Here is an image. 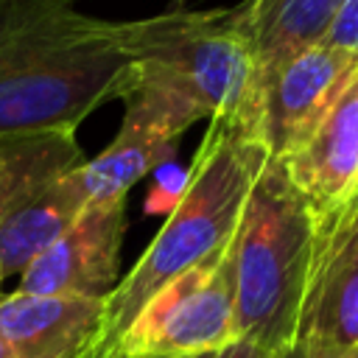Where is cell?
Masks as SVG:
<instances>
[{"label":"cell","instance_id":"1","mask_svg":"<svg viewBox=\"0 0 358 358\" xmlns=\"http://www.w3.org/2000/svg\"><path fill=\"white\" fill-rule=\"evenodd\" d=\"M123 22L73 0H0V137L78 123L120 98L129 78Z\"/></svg>","mask_w":358,"mask_h":358},{"label":"cell","instance_id":"2","mask_svg":"<svg viewBox=\"0 0 358 358\" xmlns=\"http://www.w3.org/2000/svg\"><path fill=\"white\" fill-rule=\"evenodd\" d=\"M266 159V145L238 123L210 120L162 229L106 296L98 350H109L162 285L227 252Z\"/></svg>","mask_w":358,"mask_h":358},{"label":"cell","instance_id":"3","mask_svg":"<svg viewBox=\"0 0 358 358\" xmlns=\"http://www.w3.org/2000/svg\"><path fill=\"white\" fill-rule=\"evenodd\" d=\"M126 84L159 90L199 117L232 120L257 137L263 87L249 36L246 0L232 8H185L123 22Z\"/></svg>","mask_w":358,"mask_h":358},{"label":"cell","instance_id":"4","mask_svg":"<svg viewBox=\"0 0 358 358\" xmlns=\"http://www.w3.org/2000/svg\"><path fill=\"white\" fill-rule=\"evenodd\" d=\"M319 238V218L268 157L246 196L229 241L235 330L266 352L294 341Z\"/></svg>","mask_w":358,"mask_h":358},{"label":"cell","instance_id":"5","mask_svg":"<svg viewBox=\"0 0 358 358\" xmlns=\"http://www.w3.org/2000/svg\"><path fill=\"white\" fill-rule=\"evenodd\" d=\"M84 162L76 131L45 129L0 137V271L3 280L50 246L84 201L73 173Z\"/></svg>","mask_w":358,"mask_h":358},{"label":"cell","instance_id":"6","mask_svg":"<svg viewBox=\"0 0 358 358\" xmlns=\"http://www.w3.org/2000/svg\"><path fill=\"white\" fill-rule=\"evenodd\" d=\"M238 341L229 246L162 285L112 341L129 358H204Z\"/></svg>","mask_w":358,"mask_h":358},{"label":"cell","instance_id":"7","mask_svg":"<svg viewBox=\"0 0 358 358\" xmlns=\"http://www.w3.org/2000/svg\"><path fill=\"white\" fill-rule=\"evenodd\" d=\"M120 101L126 112L117 137L98 157L84 159L73 173L84 204L126 199L145 173L171 157L182 134L201 120L190 106L143 84H126Z\"/></svg>","mask_w":358,"mask_h":358},{"label":"cell","instance_id":"8","mask_svg":"<svg viewBox=\"0 0 358 358\" xmlns=\"http://www.w3.org/2000/svg\"><path fill=\"white\" fill-rule=\"evenodd\" d=\"M126 199L90 201L20 274L17 291L106 299L120 282Z\"/></svg>","mask_w":358,"mask_h":358},{"label":"cell","instance_id":"9","mask_svg":"<svg viewBox=\"0 0 358 358\" xmlns=\"http://www.w3.org/2000/svg\"><path fill=\"white\" fill-rule=\"evenodd\" d=\"M355 73L358 56L324 42L285 62L268 78L260 103L257 140L266 145L268 157L285 159L296 151Z\"/></svg>","mask_w":358,"mask_h":358},{"label":"cell","instance_id":"10","mask_svg":"<svg viewBox=\"0 0 358 358\" xmlns=\"http://www.w3.org/2000/svg\"><path fill=\"white\" fill-rule=\"evenodd\" d=\"M294 338L358 347V199L319 224Z\"/></svg>","mask_w":358,"mask_h":358},{"label":"cell","instance_id":"11","mask_svg":"<svg viewBox=\"0 0 358 358\" xmlns=\"http://www.w3.org/2000/svg\"><path fill=\"white\" fill-rule=\"evenodd\" d=\"M319 224L358 199V73L310 137L280 159Z\"/></svg>","mask_w":358,"mask_h":358},{"label":"cell","instance_id":"12","mask_svg":"<svg viewBox=\"0 0 358 358\" xmlns=\"http://www.w3.org/2000/svg\"><path fill=\"white\" fill-rule=\"evenodd\" d=\"M106 299L0 294V333L11 358H78L98 347Z\"/></svg>","mask_w":358,"mask_h":358},{"label":"cell","instance_id":"13","mask_svg":"<svg viewBox=\"0 0 358 358\" xmlns=\"http://www.w3.org/2000/svg\"><path fill=\"white\" fill-rule=\"evenodd\" d=\"M344 0H246L260 87L296 53L319 45Z\"/></svg>","mask_w":358,"mask_h":358},{"label":"cell","instance_id":"14","mask_svg":"<svg viewBox=\"0 0 358 358\" xmlns=\"http://www.w3.org/2000/svg\"><path fill=\"white\" fill-rule=\"evenodd\" d=\"M322 42L358 56V0H344V6L338 8V14Z\"/></svg>","mask_w":358,"mask_h":358},{"label":"cell","instance_id":"15","mask_svg":"<svg viewBox=\"0 0 358 358\" xmlns=\"http://www.w3.org/2000/svg\"><path fill=\"white\" fill-rule=\"evenodd\" d=\"M268 358H358V347H333L324 341H308L294 338L291 344L268 352Z\"/></svg>","mask_w":358,"mask_h":358},{"label":"cell","instance_id":"16","mask_svg":"<svg viewBox=\"0 0 358 358\" xmlns=\"http://www.w3.org/2000/svg\"><path fill=\"white\" fill-rule=\"evenodd\" d=\"M210 358H268V352L263 347L246 341V338H238V341H232L229 347H224L221 352H215Z\"/></svg>","mask_w":358,"mask_h":358},{"label":"cell","instance_id":"17","mask_svg":"<svg viewBox=\"0 0 358 358\" xmlns=\"http://www.w3.org/2000/svg\"><path fill=\"white\" fill-rule=\"evenodd\" d=\"M78 358H112V352L109 350H98V347H90L87 352H81Z\"/></svg>","mask_w":358,"mask_h":358},{"label":"cell","instance_id":"18","mask_svg":"<svg viewBox=\"0 0 358 358\" xmlns=\"http://www.w3.org/2000/svg\"><path fill=\"white\" fill-rule=\"evenodd\" d=\"M0 358H11V350H8V341L3 338V333H0Z\"/></svg>","mask_w":358,"mask_h":358},{"label":"cell","instance_id":"19","mask_svg":"<svg viewBox=\"0 0 358 358\" xmlns=\"http://www.w3.org/2000/svg\"><path fill=\"white\" fill-rule=\"evenodd\" d=\"M109 352H112V358H129V355H120V352H117V350H112V347H109ZM204 358H210V355H204Z\"/></svg>","mask_w":358,"mask_h":358},{"label":"cell","instance_id":"20","mask_svg":"<svg viewBox=\"0 0 358 358\" xmlns=\"http://www.w3.org/2000/svg\"><path fill=\"white\" fill-rule=\"evenodd\" d=\"M0 280H3V271H0Z\"/></svg>","mask_w":358,"mask_h":358}]
</instances>
